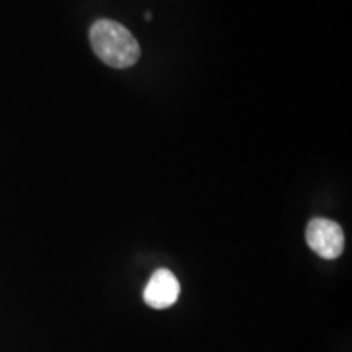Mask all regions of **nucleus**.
I'll list each match as a JSON object with an SVG mask.
<instances>
[{
	"instance_id": "obj_3",
	"label": "nucleus",
	"mask_w": 352,
	"mask_h": 352,
	"mask_svg": "<svg viewBox=\"0 0 352 352\" xmlns=\"http://www.w3.org/2000/svg\"><path fill=\"white\" fill-rule=\"evenodd\" d=\"M179 297V283L168 270H157L144 289V300L155 310L175 305Z\"/></svg>"
},
{
	"instance_id": "obj_2",
	"label": "nucleus",
	"mask_w": 352,
	"mask_h": 352,
	"mask_svg": "<svg viewBox=\"0 0 352 352\" xmlns=\"http://www.w3.org/2000/svg\"><path fill=\"white\" fill-rule=\"evenodd\" d=\"M305 240L308 246L323 259H336L344 250V232L334 220L316 217L307 226Z\"/></svg>"
},
{
	"instance_id": "obj_1",
	"label": "nucleus",
	"mask_w": 352,
	"mask_h": 352,
	"mask_svg": "<svg viewBox=\"0 0 352 352\" xmlns=\"http://www.w3.org/2000/svg\"><path fill=\"white\" fill-rule=\"evenodd\" d=\"M90 44L95 54L113 69H127L140 57V46L124 25L114 20H96L90 28Z\"/></svg>"
}]
</instances>
